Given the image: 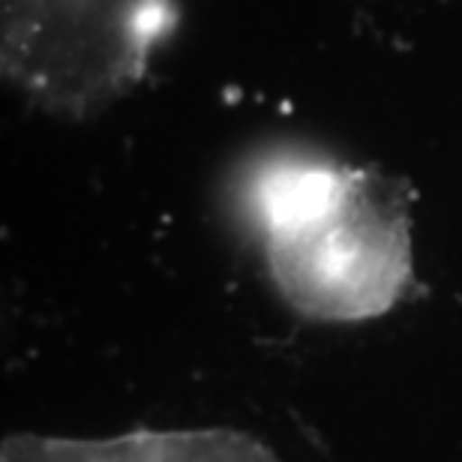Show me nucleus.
I'll return each instance as SVG.
<instances>
[{"instance_id":"nucleus-1","label":"nucleus","mask_w":462,"mask_h":462,"mask_svg":"<svg viewBox=\"0 0 462 462\" xmlns=\"http://www.w3.org/2000/svg\"><path fill=\"white\" fill-rule=\"evenodd\" d=\"M244 219L276 291L316 321H369L411 285V231L393 183L316 151H285L249 180Z\"/></svg>"},{"instance_id":"nucleus-2","label":"nucleus","mask_w":462,"mask_h":462,"mask_svg":"<svg viewBox=\"0 0 462 462\" xmlns=\"http://www.w3.org/2000/svg\"><path fill=\"white\" fill-rule=\"evenodd\" d=\"M174 0H4L6 76L58 115H90L142 76Z\"/></svg>"},{"instance_id":"nucleus-3","label":"nucleus","mask_w":462,"mask_h":462,"mask_svg":"<svg viewBox=\"0 0 462 462\" xmlns=\"http://www.w3.org/2000/svg\"><path fill=\"white\" fill-rule=\"evenodd\" d=\"M0 462H280L264 441L240 430H135L112 439H58L18 432Z\"/></svg>"}]
</instances>
